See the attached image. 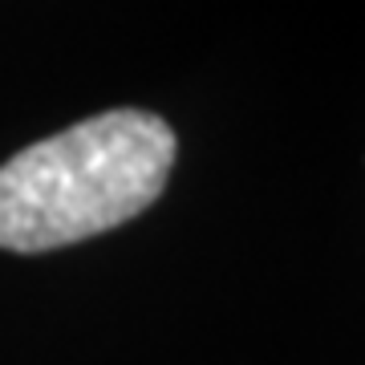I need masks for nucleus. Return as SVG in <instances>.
<instances>
[{"label":"nucleus","mask_w":365,"mask_h":365,"mask_svg":"<svg viewBox=\"0 0 365 365\" xmlns=\"http://www.w3.org/2000/svg\"><path fill=\"white\" fill-rule=\"evenodd\" d=\"M175 130L150 110H106L0 167V248L49 252L134 220L163 195Z\"/></svg>","instance_id":"obj_1"}]
</instances>
